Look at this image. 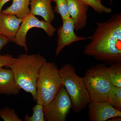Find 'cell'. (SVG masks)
Returning a JSON list of instances; mask_svg holds the SVG:
<instances>
[{
	"label": "cell",
	"instance_id": "obj_1",
	"mask_svg": "<svg viewBox=\"0 0 121 121\" xmlns=\"http://www.w3.org/2000/svg\"><path fill=\"white\" fill-rule=\"evenodd\" d=\"M97 28L84 48V54L106 63H121V14L107 21L96 22Z\"/></svg>",
	"mask_w": 121,
	"mask_h": 121
},
{
	"label": "cell",
	"instance_id": "obj_2",
	"mask_svg": "<svg viewBox=\"0 0 121 121\" xmlns=\"http://www.w3.org/2000/svg\"><path fill=\"white\" fill-rule=\"evenodd\" d=\"M46 59L40 54L20 55L14 62L8 66L13 73L16 83L20 89L31 93L36 101V83L40 71Z\"/></svg>",
	"mask_w": 121,
	"mask_h": 121
},
{
	"label": "cell",
	"instance_id": "obj_3",
	"mask_svg": "<svg viewBox=\"0 0 121 121\" xmlns=\"http://www.w3.org/2000/svg\"><path fill=\"white\" fill-rule=\"evenodd\" d=\"M74 67L69 64H65L59 69L63 85L69 96L72 109L76 113L86 108L91 100L83 78L76 73Z\"/></svg>",
	"mask_w": 121,
	"mask_h": 121
},
{
	"label": "cell",
	"instance_id": "obj_4",
	"mask_svg": "<svg viewBox=\"0 0 121 121\" xmlns=\"http://www.w3.org/2000/svg\"><path fill=\"white\" fill-rule=\"evenodd\" d=\"M63 85L59 69L56 64L54 62L44 63L36 83L37 104L43 106L50 104Z\"/></svg>",
	"mask_w": 121,
	"mask_h": 121
},
{
	"label": "cell",
	"instance_id": "obj_5",
	"mask_svg": "<svg viewBox=\"0 0 121 121\" xmlns=\"http://www.w3.org/2000/svg\"><path fill=\"white\" fill-rule=\"evenodd\" d=\"M104 64L93 66L84 74L83 79L91 99L98 102L107 101L112 85Z\"/></svg>",
	"mask_w": 121,
	"mask_h": 121
},
{
	"label": "cell",
	"instance_id": "obj_6",
	"mask_svg": "<svg viewBox=\"0 0 121 121\" xmlns=\"http://www.w3.org/2000/svg\"><path fill=\"white\" fill-rule=\"evenodd\" d=\"M72 109L71 100L63 85L50 104L43 106L44 120L65 121Z\"/></svg>",
	"mask_w": 121,
	"mask_h": 121
},
{
	"label": "cell",
	"instance_id": "obj_7",
	"mask_svg": "<svg viewBox=\"0 0 121 121\" xmlns=\"http://www.w3.org/2000/svg\"><path fill=\"white\" fill-rule=\"evenodd\" d=\"M34 28L42 29L49 37L53 36L56 30V29L52 26L51 23L44 20H40L31 13L24 17L22 19L19 28L16 35L14 43L23 48L26 53L28 51L26 44V36L29 31Z\"/></svg>",
	"mask_w": 121,
	"mask_h": 121
},
{
	"label": "cell",
	"instance_id": "obj_8",
	"mask_svg": "<svg viewBox=\"0 0 121 121\" xmlns=\"http://www.w3.org/2000/svg\"><path fill=\"white\" fill-rule=\"evenodd\" d=\"M62 21V25L57 30V46L56 50V56L66 46H70L74 42L86 40L91 37H79L76 35L74 22L71 17Z\"/></svg>",
	"mask_w": 121,
	"mask_h": 121
},
{
	"label": "cell",
	"instance_id": "obj_9",
	"mask_svg": "<svg viewBox=\"0 0 121 121\" xmlns=\"http://www.w3.org/2000/svg\"><path fill=\"white\" fill-rule=\"evenodd\" d=\"M89 117L91 121H105L115 117H121V111L114 108L107 101L98 102L91 99Z\"/></svg>",
	"mask_w": 121,
	"mask_h": 121
},
{
	"label": "cell",
	"instance_id": "obj_10",
	"mask_svg": "<svg viewBox=\"0 0 121 121\" xmlns=\"http://www.w3.org/2000/svg\"><path fill=\"white\" fill-rule=\"evenodd\" d=\"M68 10L74 22L75 30L79 31L87 25L89 6L79 0H67Z\"/></svg>",
	"mask_w": 121,
	"mask_h": 121
},
{
	"label": "cell",
	"instance_id": "obj_11",
	"mask_svg": "<svg viewBox=\"0 0 121 121\" xmlns=\"http://www.w3.org/2000/svg\"><path fill=\"white\" fill-rule=\"evenodd\" d=\"M22 19L11 14H0V34L14 43Z\"/></svg>",
	"mask_w": 121,
	"mask_h": 121
},
{
	"label": "cell",
	"instance_id": "obj_12",
	"mask_svg": "<svg viewBox=\"0 0 121 121\" xmlns=\"http://www.w3.org/2000/svg\"><path fill=\"white\" fill-rule=\"evenodd\" d=\"M52 2V0H31L30 13L40 16L45 22L51 23L55 18Z\"/></svg>",
	"mask_w": 121,
	"mask_h": 121
},
{
	"label": "cell",
	"instance_id": "obj_13",
	"mask_svg": "<svg viewBox=\"0 0 121 121\" xmlns=\"http://www.w3.org/2000/svg\"><path fill=\"white\" fill-rule=\"evenodd\" d=\"M20 89L11 69L0 68V94L16 95L19 93Z\"/></svg>",
	"mask_w": 121,
	"mask_h": 121
},
{
	"label": "cell",
	"instance_id": "obj_14",
	"mask_svg": "<svg viewBox=\"0 0 121 121\" xmlns=\"http://www.w3.org/2000/svg\"><path fill=\"white\" fill-rule=\"evenodd\" d=\"M31 0H13L12 4L9 7L2 10L4 14H11L23 19L30 13L29 8Z\"/></svg>",
	"mask_w": 121,
	"mask_h": 121
},
{
	"label": "cell",
	"instance_id": "obj_15",
	"mask_svg": "<svg viewBox=\"0 0 121 121\" xmlns=\"http://www.w3.org/2000/svg\"><path fill=\"white\" fill-rule=\"evenodd\" d=\"M112 86L121 88V64L113 63L107 68Z\"/></svg>",
	"mask_w": 121,
	"mask_h": 121
},
{
	"label": "cell",
	"instance_id": "obj_16",
	"mask_svg": "<svg viewBox=\"0 0 121 121\" xmlns=\"http://www.w3.org/2000/svg\"><path fill=\"white\" fill-rule=\"evenodd\" d=\"M107 101L115 109L121 111V88L112 86Z\"/></svg>",
	"mask_w": 121,
	"mask_h": 121
},
{
	"label": "cell",
	"instance_id": "obj_17",
	"mask_svg": "<svg viewBox=\"0 0 121 121\" xmlns=\"http://www.w3.org/2000/svg\"><path fill=\"white\" fill-rule=\"evenodd\" d=\"M56 4L54 12L59 14L62 20L70 17L68 10L67 0H52Z\"/></svg>",
	"mask_w": 121,
	"mask_h": 121
},
{
	"label": "cell",
	"instance_id": "obj_18",
	"mask_svg": "<svg viewBox=\"0 0 121 121\" xmlns=\"http://www.w3.org/2000/svg\"><path fill=\"white\" fill-rule=\"evenodd\" d=\"M85 4L90 7L98 13H110L112 9L103 5L101 2L97 0H79Z\"/></svg>",
	"mask_w": 121,
	"mask_h": 121
},
{
	"label": "cell",
	"instance_id": "obj_19",
	"mask_svg": "<svg viewBox=\"0 0 121 121\" xmlns=\"http://www.w3.org/2000/svg\"><path fill=\"white\" fill-rule=\"evenodd\" d=\"M33 114L31 117L28 114L25 117L26 121H44V114L43 112V106L37 104L32 109Z\"/></svg>",
	"mask_w": 121,
	"mask_h": 121
},
{
	"label": "cell",
	"instance_id": "obj_20",
	"mask_svg": "<svg viewBox=\"0 0 121 121\" xmlns=\"http://www.w3.org/2000/svg\"><path fill=\"white\" fill-rule=\"evenodd\" d=\"M0 117L4 121H22L15 110L5 107L0 109Z\"/></svg>",
	"mask_w": 121,
	"mask_h": 121
},
{
	"label": "cell",
	"instance_id": "obj_21",
	"mask_svg": "<svg viewBox=\"0 0 121 121\" xmlns=\"http://www.w3.org/2000/svg\"><path fill=\"white\" fill-rule=\"evenodd\" d=\"M15 59V58L10 54L0 55V68L12 65Z\"/></svg>",
	"mask_w": 121,
	"mask_h": 121
},
{
	"label": "cell",
	"instance_id": "obj_22",
	"mask_svg": "<svg viewBox=\"0 0 121 121\" xmlns=\"http://www.w3.org/2000/svg\"><path fill=\"white\" fill-rule=\"evenodd\" d=\"M9 41L8 39L0 34V52L2 48Z\"/></svg>",
	"mask_w": 121,
	"mask_h": 121
},
{
	"label": "cell",
	"instance_id": "obj_23",
	"mask_svg": "<svg viewBox=\"0 0 121 121\" xmlns=\"http://www.w3.org/2000/svg\"><path fill=\"white\" fill-rule=\"evenodd\" d=\"M11 0H0V14L1 13L2 7L7 2Z\"/></svg>",
	"mask_w": 121,
	"mask_h": 121
},
{
	"label": "cell",
	"instance_id": "obj_24",
	"mask_svg": "<svg viewBox=\"0 0 121 121\" xmlns=\"http://www.w3.org/2000/svg\"><path fill=\"white\" fill-rule=\"evenodd\" d=\"M121 117L118 116V117H115L111 118L107 121H121Z\"/></svg>",
	"mask_w": 121,
	"mask_h": 121
},
{
	"label": "cell",
	"instance_id": "obj_25",
	"mask_svg": "<svg viewBox=\"0 0 121 121\" xmlns=\"http://www.w3.org/2000/svg\"><path fill=\"white\" fill-rule=\"evenodd\" d=\"M110 0V4H112V3L113 0Z\"/></svg>",
	"mask_w": 121,
	"mask_h": 121
},
{
	"label": "cell",
	"instance_id": "obj_26",
	"mask_svg": "<svg viewBox=\"0 0 121 121\" xmlns=\"http://www.w3.org/2000/svg\"><path fill=\"white\" fill-rule=\"evenodd\" d=\"M97 0L99 1H100V2H101V1L102 0Z\"/></svg>",
	"mask_w": 121,
	"mask_h": 121
}]
</instances>
